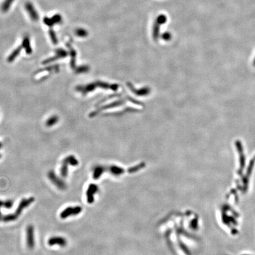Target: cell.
<instances>
[{"instance_id": "1", "label": "cell", "mask_w": 255, "mask_h": 255, "mask_svg": "<svg viewBox=\"0 0 255 255\" xmlns=\"http://www.w3.org/2000/svg\"><path fill=\"white\" fill-rule=\"evenodd\" d=\"M48 177L50 180L60 190H65L67 188V186L65 181H63L62 179H60L58 176H57L53 171H50L48 172Z\"/></svg>"}, {"instance_id": "2", "label": "cell", "mask_w": 255, "mask_h": 255, "mask_svg": "<svg viewBox=\"0 0 255 255\" xmlns=\"http://www.w3.org/2000/svg\"><path fill=\"white\" fill-rule=\"evenodd\" d=\"M82 211V208L80 206L76 207H68L66 208L62 213H60V216L61 219H65L70 216H76L79 215Z\"/></svg>"}, {"instance_id": "3", "label": "cell", "mask_w": 255, "mask_h": 255, "mask_svg": "<svg viewBox=\"0 0 255 255\" xmlns=\"http://www.w3.org/2000/svg\"><path fill=\"white\" fill-rule=\"evenodd\" d=\"M26 242L29 249H33L35 245L34 229L32 225H28L26 229Z\"/></svg>"}, {"instance_id": "4", "label": "cell", "mask_w": 255, "mask_h": 255, "mask_svg": "<svg viewBox=\"0 0 255 255\" xmlns=\"http://www.w3.org/2000/svg\"><path fill=\"white\" fill-rule=\"evenodd\" d=\"M34 197H30L29 198H23L19 203V205L17 209H16L15 213H14V215L18 218V217L22 214L23 210L25 208H26L27 207L31 205L33 202H34Z\"/></svg>"}, {"instance_id": "5", "label": "cell", "mask_w": 255, "mask_h": 255, "mask_svg": "<svg viewBox=\"0 0 255 255\" xmlns=\"http://www.w3.org/2000/svg\"><path fill=\"white\" fill-rule=\"evenodd\" d=\"M48 244L51 246L57 244L61 247H65L67 244V240L62 237L54 236L48 239Z\"/></svg>"}, {"instance_id": "6", "label": "cell", "mask_w": 255, "mask_h": 255, "mask_svg": "<svg viewBox=\"0 0 255 255\" xmlns=\"http://www.w3.org/2000/svg\"><path fill=\"white\" fill-rule=\"evenodd\" d=\"M98 187L94 184H91L88 187V189L86 191L87 196V201L89 203H92L94 201V194L97 191Z\"/></svg>"}, {"instance_id": "7", "label": "cell", "mask_w": 255, "mask_h": 255, "mask_svg": "<svg viewBox=\"0 0 255 255\" xmlns=\"http://www.w3.org/2000/svg\"><path fill=\"white\" fill-rule=\"evenodd\" d=\"M26 7L27 11L29 13V15L30 17L32 18V19L33 21H37L38 20V15L37 11L35 10L34 7L33 6V5L30 3H27L26 4Z\"/></svg>"}, {"instance_id": "8", "label": "cell", "mask_w": 255, "mask_h": 255, "mask_svg": "<svg viewBox=\"0 0 255 255\" xmlns=\"http://www.w3.org/2000/svg\"><path fill=\"white\" fill-rule=\"evenodd\" d=\"M61 20H62V19H61V16L59 15H56L52 18H46L44 19V23L48 26H53L56 23H60L61 22Z\"/></svg>"}, {"instance_id": "9", "label": "cell", "mask_w": 255, "mask_h": 255, "mask_svg": "<svg viewBox=\"0 0 255 255\" xmlns=\"http://www.w3.org/2000/svg\"><path fill=\"white\" fill-rule=\"evenodd\" d=\"M67 53L65 52V50H63V49H59V50H58L57 51V55L56 56H55L53 58H50V59H48L46 60L45 61V62H44V63H49V62H53V61H54L55 60H57L58 59L62 58V57H65V56H67Z\"/></svg>"}, {"instance_id": "10", "label": "cell", "mask_w": 255, "mask_h": 255, "mask_svg": "<svg viewBox=\"0 0 255 255\" xmlns=\"http://www.w3.org/2000/svg\"><path fill=\"white\" fill-rule=\"evenodd\" d=\"M68 164L65 160L63 161V164L60 169V174L63 178H66L68 175Z\"/></svg>"}, {"instance_id": "11", "label": "cell", "mask_w": 255, "mask_h": 255, "mask_svg": "<svg viewBox=\"0 0 255 255\" xmlns=\"http://www.w3.org/2000/svg\"><path fill=\"white\" fill-rule=\"evenodd\" d=\"M23 47H24L26 48V53L27 54H31L32 50L31 48V47H30V40H29V37H26L24 38V39L23 40Z\"/></svg>"}, {"instance_id": "12", "label": "cell", "mask_w": 255, "mask_h": 255, "mask_svg": "<svg viewBox=\"0 0 255 255\" xmlns=\"http://www.w3.org/2000/svg\"><path fill=\"white\" fill-rule=\"evenodd\" d=\"M64 160L67 162L68 164H70L72 166H76L79 164L77 159L73 155H70L66 158Z\"/></svg>"}, {"instance_id": "13", "label": "cell", "mask_w": 255, "mask_h": 255, "mask_svg": "<svg viewBox=\"0 0 255 255\" xmlns=\"http://www.w3.org/2000/svg\"><path fill=\"white\" fill-rule=\"evenodd\" d=\"M67 46L69 47V48H70V52H71V56H72V59H71V62H70V65L71 67H72L73 69H74L75 67V59H76V53L75 52V51L73 49L72 47L70 46L69 44H67Z\"/></svg>"}, {"instance_id": "14", "label": "cell", "mask_w": 255, "mask_h": 255, "mask_svg": "<svg viewBox=\"0 0 255 255\" xmlns=\"http://www.w3.org/2000/svg\"><path fill=\"white\" fill-rule=\"evenodd\" d=\"M22 47H23V46H20V47H18L17 49H15L14 51V52L11 53V54L9 56V57L8 59V62H13V61L15 59V58L19 54L20 52H21Z\"/></svg>"}, {"instance_id": "15", "label": "cell", "mask_w": 255, "mask_h": 255, "mask_svg": "<svg viewBox=\"0 0 255 255\" xmlns=\"http://www.w3.org/2000/svg\"><path fill=\"white\" fill-rule=\"evenodd\" d=\"M13 1L14 0H5L1 7L2 11L3 12L7 11L10 6L11 5V4L13 3Z\"/></svg>"}, {"instance_id": "16", "label": "cell", "mask_w": 255, "mask_h": 255, "mask_svg": "<svg viewBox=\"0 0 255 255\" xmlns=\"http://www.w3.org/2000/svg\"><path fill=\"white\" fill-rule=\"evenodd\" d=\"M59 120V118L56 116H54L51 117L50 119H48V120L46 122V125L48 126H51L54 125L56 122H57Z\"/></svg>"}, {"instance_id": "17", "label": "cell", "mask_w": 255, "mask_h": 255, "mask_svg": "<svg viewBox=\"0 0 255 255\" xmlns=\"http://www.w3.org/2000/svg\"><path fill=\"white\" fill-rule=\"evenodd\" d=\"M13 200H6L5 201H4V205H3V206L5 208V209H11L12 207H13Z\"/></svg>"}, {"instance_id": "18", "label": "cell", "mask_w": 255, "mask_h": 255, "mask_svg": "<svg viewBox=\"0 0 255 255\" xmlns=\"http://www.w3.org/2000/svg\"><path fill=\"white\" fill-rule=\"evenodd\" d=\"M50 36L51 38H52V40L53 41V42L54 44H57V38L56 37V34L54 33V32L53 31H52V30H50Z\"/></svg>"}, {"instance_id": "19", "label": "cell", "mask_w": 255, "mask_h": 255, "mask_svg": "<svg viewBox=\"0 0 255 255\" xmlns=\"http://www.w3.org/2000/svg\"><path fill=\"white\" fill-rule=\"evenodd\" d=\"M76 34L80 37H85L87 35V33L83 29H78L76 30Z\"/></svg>"}, {"instance_id": "20", "label": "cell", "mask_w": 255, "mask_h": 255, "mask_svg": "<svg viewBox=\"0 0 255 255\" xmlns=\"http://www.w3.org/2000/svg\"><path fill=\"white\" fill-rule=\"evenodd\" d=\"M89 69L88 67L87 66H81L77 68L76 72L77 73H83V72H85L86 71H87Z\"/></svg>"}, {"instance_id": "21", "label": "cell", "mask_w": 255, "mask_h": 255, "mask_svg": "<svg viewBox=\"0 0 255 255\" xmlns=\"http://www.w3.org/2000/svg\"><path fill=\"white\" fill-rule=\"evenodd\" d=\"M4 205V202L0 200V210H1V207H3ZM0 219H1V211H0Z\"/></svg>"}, {"instance_id": "22", "label": "cell", "mask_w": 255, "mask_h": 255, "mask_svg": "<svg viewBox=\"0 0 255 255\" xmlns=\"http://www.w3.org/2000/svg\"><path fill=\"white\" fill-rule=\"evenodd\" d=\"M1 147H2V144L0 143V148H1Z\"/></svg>"}, {"instance_id": "23", "label": "cell", "mask_w": 255, "mask_h": 255, "mask_svg": "<svg viewBox=\"0 0 255 255\" xmlns=\"http://www.w3.org/2000/svg\"><path fill=\"white\" fill-rule=\"evenodd\" d=\"M0 158H1V154H0Z\"/></svg>"}]
</instances>
